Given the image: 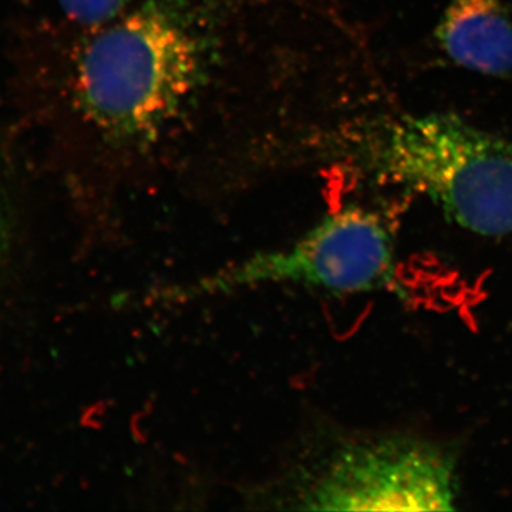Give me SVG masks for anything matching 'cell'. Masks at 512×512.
Here are the masks:
<instances>
[{"label": "cell", "mask_w": 512, "mask_h": 512, "mask_svg": "<svg viewBox=\"0 0 512 512\" xmlns=\"http://www.w3.org/2000/svg\"><path fill=\"white\" fill-rule=\"evenodd\" d=\"M69 18L82 25H104L119 18L130 0H57Z\"/></svg>", "instance_id": "8992f818"}, {"label": "cell", "mask_w": 512, "mask_h": 512, "mask_svg": "<svg viewBox=\"0 0 512 512\" xmlns=\"http://www.w3.org/2000/svg\"><path fill=\"white\" fill-rule=\"evenodd\" d=\"M0 242H2V225H0Z\"/></svg>", "instance_id": "52a82bcc"}, {"label": "cell", "mask_w": 512, "mask_h": 512, "mask_svg": "<svg viewBox=\"0 0 512 512\" xmlns=\"http://www.w3.org/2000/svg\"><path fill=\"white\" fill-rule=\"evenodd\" d=\"M204 69V40L183 2L150 0L86 46L77 94L104 133L146 140L180 110Z\"/></svg>", "instance_id": "6da1fadb"}, {"label": "cell", "mask_w": 512, "mask_h": 512, "mask_svg": "<svg viewBox=\"0 0 512 512\" xmlns=\"http://www.w3.org/2000/svg\"><path fill=\"white\" fill-rule=\"evenodd\" d=\"M393 275V239L386 221L363 207L343 208L284 251L256 255L175 293L214 295L259 284L312 286L330 293L375 291Z\"/></svg>", "instance_id": "3957f363"}, {"label": "cell", "mask_w": 512, "mask_h": 512, "mask_svg": "<svg viewBox=\"0 0 512 512\" xmlns=\"http://www.w3.org/2000/svg\"><path fill=\"white\" fill-rule=\"evenodd\" d=\"M382 183L424 195L483 237L512 234V141L457 114L389 120L370 146Z\"/></svg>", "instance_id": "7a4b0ae2"}, {"label": "cell", "mask_w": 512, "mask_h": 512, "mask_svg": "<svg viewBox=\"0 0 512 512\" xmlns=\"http://www.w3.org/2000/svg\"><path fill=\"white\" fill-rule=\"evenodd\" d=\"M456 470L439 448L386 439L340 451L308 495L311 510L453 511Z\"/></svg>", "instance_id": "277c9868"}, {"label": "cell", "mask_w": 512, "mask_h": 512, "mask_svg": "<svg viewBox=\"0 0 512 512\" xmlns=\"http://www.w3.org/2000/svg\"><path fill=\"white\" fill-rule=\"evenodd\" d=\"M434 36L457 66L512 83V18L507 0H450Z\"/></svg>", "instance_id": "5b68a950"}]
</instances>
